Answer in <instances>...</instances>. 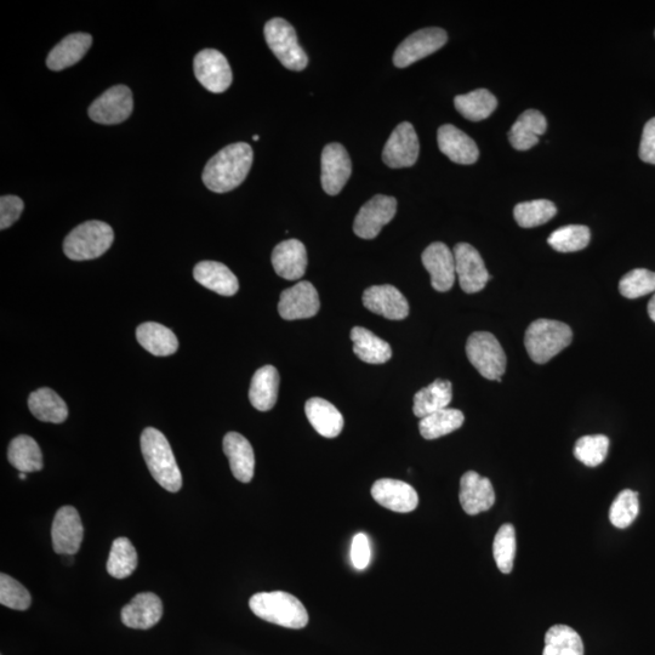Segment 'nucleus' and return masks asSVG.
Segmentation results:
<instances>
[{
  "label": "nucleus",
  "mask_w": 655,
  "mask_h": 655,
  "mask_svg": "<svg viewBox=\"0 0 655 655\" xmlns=\"http://www.w3.org/2000/svg\"><path fill=\"white\" fill-rule=\"evenodd\" d=\"M253 158V148L246 142H237L222 148L205 165L202 175L204 185L215 193L237 189L247 179Z\"/></svg>",
  "instance_id": "1"
},
{
  "label": "nucleus",
  "mask_w": 655,
  "mask_h": 655,
  "mask_svg": "<svg viewBox=\"0 0 655 655\" xmlns=\"http://www.w3.org/2000/svg\"><path fill=\"white\" fill-rule=\"evenodd\" d=\"M141 451L148 470L158 484L170 493L182 488V476L172 447L161 431L147 427L141 435Z\"/></svg>",
  "instance_id": "2"
},
{
  "label": "nucleus",
  "mask_w": 655,
  "mask_h": 655,
  "mask_svg": "<svg viewBox=\"0 0 655 655\" xmlns=\"http://www.w3.org/2000/svg\"><path fill=\"white\" fill-rule=\"evenodd\" d=\"M249 607L256 617L283 628L299 630L309 624L305 606L288 592H260L250 598Z\"/></svg>",
  "instance_id": "3"
},
{
  "label": "nucleus",
  "mask_w": 655,
  "mask_h": 655,
  "mask_svg": "<svg viewBox=\"0 0 655 655\" xmlns=\"http://www.w3.org/2000/svg\"><path fill=\"white\" fill-rule=\"evenodd\" d=\"M572 340V329L566 323L543 318L528 327L524 345L533 362L545 364L567 349Z\"/></svg>",
  "instance_id": "4"
},
{
  "label": "nucleus",
  "mask_w": 655,
  "mask_h": 655,
  "mask_svg": "<svg viewBox=\"0 0 655 655\" xmlns=\"http://www.w3.org/2000/svg\"><path fill=\"white\" fill-rule=\"evenodd\" d=\"M115 241V233L106 222L93 220L84 222L68 235L64 252L73 261H87L100 258Z\"/></svg>",
  "instance_id": "5"
},
{
  "label": "nucleus",
  "mask_w": 655,
  "mask_h": 655,
  "mask_svg": "<svg viewBox=\"0 0 655 655\" xmlns=\"http://www.w3.org/2000/svg\"><path fill=\"white\" fill-rule=\"evenodd\" d=\"M264 32L267 45L284 67L295 72L305 70L309 58L300 47L294 27L288 21L276 17L267 22Z\"/></svg>",
  "instance_id": "6"
},
{
  "label": "nucleus",
  "mask_w": 655,
  "mask_h": 655,
  "mask_svg": "<svg viewBox=\"0 0 655 655\" xmlns=\"http://www.w3.org/2000/svg\"><path fill=\"white\" fill-rule=\"evenodd\" d=\"M466 355L483 378L500 383L506 370V355L493 334H471L466 344Z\"/></svg>",
  "instance_id": "7"
},
{
  "label": "nucleus",
  "mask_w": 655,
  "mask_h": 655,
  "mask_svg": "<svg viewBox=\"0 0 655 655\" xmlns=\"http://www.w3.org/2000/svg\"><path fill=\"white\" fill-rule=\"evenodd\" d=\"M447 41V32L442 28H424L404 39L393 55V64L398 68H406L436 53Z\"/></svg>",
  "instance_id": "8"
},
{
  "label": "nucleus",
  "mask_w": 655,
  "mask_h": 655,
  "mask_svg": "<svg viewBox=\"0 0 655 655\" xmlns=\"http://www.w3.org/2000/svg\"><path fill=\"white\" fill-rule=\"evenodd\" d=\"M134 110L133 93L125 85H116L105 91L89 107V117L104 125L121 124Z\"/></svg>",
  "instance_id": "9"
},
{
  "label": "nucleus",
  "mask_w": 655,
  "mask_h": 655,
  "mask_svg": "<svg viewBox=\"0 0 655 655\" xmlns=\"http://www.w3.org/2000/svg\"><path fill=\"white\" fill-rule=\"evenodd\" d=\"M193 70L197 81L213 94L225 93L232 84V70L224 54L205 49L196 55Z\"/></svg>",
  "instance_id": "10"
},
{
  "label": "nucleus",
  "mask_w": 655,
  "mask_h": 655,
  "mask_svg": "<svg viewBox=\"0 0 655 655\" xmlns=\"http://www.w3.org/2000/svg\"><path fill=\"white\" fill-rule=\"evenodd\" d=\"M453 254L455 272H457L461 289L467 294L481 292L491 279L481 254L467 243L457 244Z\"/></svg>",
  "instance_id": "11"
},
{
  "label": "nucleus",
  "mask_w": 655,
  "mask_h": 655,
  "mask_svg": "<svg viewBox=\"0 0 655 655\" xmlns=\"http://www.w3.org/2000/svg\"><path fill=\"white\" fill-rule=\"evenodd\" d=\"M396 213V198L374 196L358 212L353 224V232L362 239L377 238L383 227L395 218Z\"/></svg>",
  "instance_id": "12"
},
{
  "label": "nucleus",
  "mask_w": 655,
  "mask_h": 655,
  "mask_svg": "<svg viewBox=\"0 0 655 655\" xmlns=\"http://www.w3.org/2000/svg\"><path fill=\"white\" fill-rule=\"evenodd\" d=\"M420 151L419 138L412 124L403 122L397 125L387 140L383 152V161L391 169L413 167L418 161Z\"/></svg>",
  "instance_id": "13"
},
{
  "label": "nucleus",
  "mask_w": 655,
  "mask_h": 655,
  "mask_svg": "<svg viewBox=\"0 0 655 655\" xmlns=\"http://www.w3.org/2000/svg\"><path fill=\"white\" fill-rule=\"evenodd\" d=\"M84 538V528L78 511L73 506H64L54 518L51 527L53 548L59 555H76L81 549Z\"/></svg>",
  "instance_id": "14"
},
{
  "label": "nucleus",
  "mask_w": 655,
  "mask_h": 655,
  "mask_svg": "<svg viewBox=\"0 0 655 655\" xmlns=\"http://www.w3.org/2000/svg\"><path fill=\"white\" fill-rule=\"evenodd\" d=\"M321 164V182L324 192L329 196L339 195L352 173L349 153L343 145L333 142L324 147Z\"/></svg>",
  "instance_id": "15"
},
{
  "label": "nucleus",
  "mask_w": 655,
  "mask_h": 655,
  "mask_svg": "<svg viewBox=\"0 0 655 655\" xmlns=\"http://www.w3.org/2000/svg\"><path fill=\"white\" fill-rule=\"evenodd\" d=\"M320 296L310 282H299L284 290L279 299L278 312L286 321L306 320L320 311Z\"/></svg>",
  "instance_id": "16"
},
{
  "label": "nucleus",
  "mask_w": 655,
  "mask_h": 655,
  "mask_svg": "<svg viewBox=\"0 0 655 655\" xmlns=\"http://www.w3.org/2000/svg\"><path fill=\"white\" fill-rule=\"evenodd\" d=\"M427 272L431 276V286L437 292H448L454 286L455 277V259L451 249L446 244L436 242L430 244L424 250L421 256Z\"/></svg>",
  "instance_id": "17"
},
{
  "label": "nucleus",
  "mask_w": 655,
  "mask_h": 655,
  "mask_svg": "<svg viewBox=\"0 0 655 655\" xmlns=\"http://www.w3.org/2000/svg\"><path fill=\"white\" fill-rule=\"evenodd\" d=\"M459 499L467 515L476 516L491 510L495 503L493 484L475 471L466 472L460 480Z\"/></svg>",
  "instance_id": "18"
},
{
  "label": "nucleus",
  "mask_w": 655,
  "mask_h": 655,
  "mask_svg": "<svg viewBox=\"0 0 655 655\" xmlns=\"http://www.w3.org/2000/svg\"><path fill=\"white\" fill-rule=\"evenodd\" d=\"M372 497L385 509L408 514L418 508L417 491L410 484L391 478H383L373 484Z\"/></svg>",
  "instance_id": "19"
},
{
  "label": "nucleus",
  "mask_w": 655,
  "mask_h": 655,
  "mask_svg": "<svg viewBox=\"0 0 655 655\" xmlns=\"http://www.w3.org/2000/svg\"><path fill=\"white\" fill-rule=\"evenodd\" d=\"M363 305L375 315L387 320L402 321L409 315V304L404 295L396 287L374 286L363 293Z\"/></svg>",
  "instance_id": "20"
},
{
  "label": "nucleus",
  "mask_w": 655,
  "mask_h": 655,
  "mask_svg": "<svg viewBox=\"0 0 655 655\" xmlns=\"http://www.w3.org/2000/svg\"><path fill=\"white\" fill-rule=\"evenodd\" d=\"M122 622L130 629L148 630L163 617L161 598L152 592H142L122 609Z\"/></svg>",
  "instance_id": "21"
},
{
  "label": "nucleus",
  "mask_w": 655,
  "mask_h": 655,
  "mask_svg": "<svg viewBox=\"0 0 655 655\" xmlns=\"http://www.w3.org/2000/svg\"><path fill=\"white\" fill-rule=\"evenodd\" d=\"M437 141L443 155L454 163L470 165L480 157L476 142L452 124L442 125L438 129Z\"/></svg>",
  "instance_id": "22"
},
{
  "label": "nucleus",
  "mask_w": 655,
  "mask_h": 655,
  "mask_svg": "<svg viewBox=\"0 0 655 655\" xmlns=\"http://www.w3.org/2000/svg\"><path fill=\"white\" fill-rule=\"evenodd\" d=\"M272 265L277 275L288 281H298L307 269V252L304 243L288 239L279 243L272 253Z\"/></svg>",
  "instance_id": "23"
},
{
  "label": "nucleus",
  "mask_w": 655,
  "mask_h": 655,
  "mask_svg": "<svg viewBox=\"0 0 655 655\" xmlns=\"http://www.w3.org/2000/svg\"><path fill=\"white\" fill-rule=\"evenodd\" d=\"M224 452L229 458L231 471L236 480L249 483L255 471V455L252 444L237 432H229L224 438Z\"/></svg>",
  "instance_id": "24"
},
{
  "label": "nucleus",
  "mask_w": 655,
  "mask_h": 655,
  "mask_svg": "<svg viewBox=\"0 0 655 655\" xmlns=\"http://www.w3.org/2000/svg\"><path fill=\"white\" fill-rule=\"evenodd\" d=\"M193 277L201 286L222 296L235 295L239 289L235 273L218 261L199 262L193 270Z\"/></svg>",
  "instance_id": "25"
},
{
  "label": "nucleus",
  "mask_w": 655,
  "mask_h": 655,
  "mask_svg": "<svg viewBox=\"0 0 655 655\" xmlns=\"http://www.w3.org/2000/svg\"><path fill=\"white\" fill-rule=\"evenodd\" d=\"M91 44L93 37L88 33L70 34L50 51L47 59L49 70L58 72L78 64L88 53Z\"/></svg>",
  "instance_id": "26"
},
{
  "label": "nucleus",
  "mask_w": 655,
  "mask_h": 655,
  "mask_svg": "<svg viewBox=\"0 0 655 655\" xmlns=\"http://www.w3.org/2000/svg\"><path fill=\"white\" fill-rule=\"evenodd\" d=\"M305 413L313 429L323 437H338L344 429L343 415L332 403L323 398L315 397L307 401Z\"/></svg>",
  "instance_id": "27"
},
{
  "label": "nucleus",
  "mask_w": 655,
  "mask_h": 655,
  "mask_svg": "<svg viewBox=\"0 0 655 655\" xmlns=\"http://www.w3.org/2000/svg\"><path fill=\"white\" fill-rule=\"evenodd\" d=\"M548 122L537 110H528L518 117L512 125L509 133V140L512 147L517 151L531 150L538 144L540 136L545 134Z\"/></svg>",
  "instance_id": "28"
},
{
  "label": "nucleus",
  "mask_w": 655,
  "mask_h": 655,
  "mask_svg": "<svg viewBox=\"0 0 655 655\" xmlns=\"http://www.w3.org/2000/svg\"><path fill=\"white\" fill-rule=\"evenodd\" d=\"M136 339L146 351L157 357L174 355L179 349L178 338L172 330L155 322L141 324L136 329Z\"/></svg>",
  "instance_id": "29"
},
{
  "label": "nucleus",
  "mask_w": 655,
  "mask_h": 655,
  "mask_svg": "<svg viewBox=\"0 0 655 655\" xmlns=\"http://www.w3.org/2000/svg\"><path fill=\"white\" fill-rule=\"evenodd\" d=\"M279 390V373L273 366L256 370L250 384L249 400L255 409L267 412L275 407Z\"/></svg>",
  "instance_id": "30"
},
{
  "label": "nucleus",
  "mask_w": 655,
  "mask_h": 655,
  "mask_svg": "<svg viewBox=\"0 0 655 655\" xmlns=\"http://www.w3.org/2000/svg\"><path fill=\"white\" fill-rule=\"evenodd\" d=\"M453 387L451 381L437 379L434 383L415 393L413 412L415 417L423 419L438 410L446 409L452 402Z\"/></svg>",
  "instance_id": "31"
},
{
  "label": "nucleus",
  "mask_w": 655,
  "mask_h": 655,
  "mask_svg": "<svg viewBox=\"0 0 655 655\" xmlns=\"http://www.w3.org/2000/svg\"><path fill=\"white\" fill-rule=\"evenodd\" d=\"M28 408L34 418L44 423L61 424L68 417V408L64 400L54 390L43 387L31 393Z\"/></svg>",
  "instance_id": "32"
},
{
  "label": "nucleus",
  "mask_w": 655,
  "mask_h": 655,
  "mask_svg": "<svg viewBox=\"0 0 655 655\" xmlns=\"http://www.w3.org/2000/svg\"><path fill=\"white\" fill-rule=\"evenodd\" d=\"M353 352L361 361L368 364H384L390 361L392 350L389 343L362 327L351 330Z\"/></svg>",
  "instance_id": "33"
},
{
  "label": "nucleus",
  "mask_w": 655,
  "mask_h": 655,
  "mask_svg": "<svg viewBox=\"0 0 655 655\" xmlns=\"http://www.w3.org/2000/svg\"><path fill=\"white\" fill-rule=\"evenodd\" d=\"M8 460L20 472H37L43 469V454L34 438L20 435L9 444Z\"/></svg>",
  "instance_id": "34"
},
{
  "label": "nucleus",
  "mask_w": 655,
  "mask_h": 655,
  "mask_svg": "<svg viewBox=\"0 0 655 655\" xmlns=\"http://www.w3.org/2000/svg\"><path fill=\"white\" fill-rule=\"evenodd\" d=\"M457 111L471 122H481L487 119L498 106V100L486 89H477L466 95H458L454 99Z\"/></svg>",
  "instance_id": "35"
},
{
  "label": "nucleus",
  "mask_w": 655,
  "mask_h": 655,
  "mask_svg": "<svg viewBox=\"0 0 655 655\" xmlns=\"http://www.w3.org/2000/svg\"><path fill=\"white\" fill-rule=\"evenodd\" d=\"M464 421L463 412L458 409L446 408L421 419L419 430L425 440H437V438L447 436L460 429Z\"/></svg>",
  "instance_id": "36"
},
{
  "label": "nucleus",
  "mask_w": 655,
  "mask_h": 655,
  "mask_svg": "<svg viewBox=\"0 0 655 655\" xmlns=\"http://www.w3.org/2000/svg\"><path fill=\"white\" fill-rule=\"evenodd\" d=\"M543 655H584L582 637L571 626H552L545 635Z\"/></svg>",
  "instance_id": "37"
},
{
  "label": "nucleus",
  "mask_w": 655,
  "mask_h": 655,
  "mask_svg": "<svg viewBox=\"0 0 655 655\" xmlns=\"http://www.w3.org/2000/svg\"><path fill=\"white\" fill-rule=\"evenodd\" d=\"M138 567V552L127 538L113 541L110 557L107 561V572L116 579L130 577Z\"/></svg>",
  "instance_id": "38"
},
{
  "label": "nucleus",
  "mask_w": 655,
  "mask_h": 655,
  "mask_svg": "<svg viewBox=\"0 0 655 655\" xmlns=\"http://www.w3.org/2000/svg\"><path fill=\"white\" fill-rule=\"evenodd\" d=\"M557 214L556 205L546 199L523 202L517 204L514 209L515 219L518 226L523 229H533L546 224Z\"/></svg>",
  "instance_id": "39"
},
{
  "label": "nucleus",
  "mask_w": 655,
  "mask_h": 655,
  "mask_svg": "<svg viewBox=\"0 0 655 655\" xmlns=\"http://www.w3.org/2000/svg\"><path fill=\"white\" fill-rule=\"evenodd\" d=\"M591 233L589 227L569 225L552 232L548 243L556 252L574 253L589 246Z\"/></svg>",
  "instance_id": "40"
},
{
  "label": "nucleus",
  "mask_w": 655,
  "mask_h": 655,
  "mask_svg": "<svg viewBox=\"0 0 655 655\" xmlns=\"http://www.w3.org/2000/svg\"><path fill=\"white\" fill-rule=\"evenodd\" d=\"M493 556L499 571L510 574L516 557V531L510 523L503 524L493 543Z\"/></svg>",
  "instance_id": "41"
},
{
  "label": "nucleus",
  "mask_w": 655,
  "mask_h": 655,
  "mask_svg": "<svg viewBox=\"0 0 655 655\" xmlns=\"http://www.w3.org/2000/svg\"><path fill=\"white\" fill-rule=\"evenodd\" d=\"M639 494L630 489L620 492L609 509V520L614 527L624 529L631 526L639 516Z\"/></svg>",
  "instance_id": "42"
},
{
  "label": "nucleus",
  "mask_w": 655,
  "mask_h": 655,
  "mask_svg": "<svg viewBox=\"0 0 655 655\" xmlns=\"http://www.w3.org/2000/svg\"><path fill=\"white\" fill-rule=\"evenodd\" d=\"M609 438L605 435L584 436L574 447V457L589 467L601 465L609 451Z\"/></svg>",
  "instance_id": "43"
},
{
  "label": "nucleus",
  "mask_w": 655,
  "mask_h": 655,
  "mask_svg": "<svg viewBox=\"0 0 655 655\" xmlns=\"http://www.w3.org/2000/svg\"><path fill=\"white\" fill-rule=\"evenodd\" d=\"M619 292L626 299H639L655 293V272L635 269L620 279Z\"/></svg>",
  "instance_id": "44"
},
{
  "label": "nucleus",
  "mask_w": 655,
  "mask_h": 655,
  "mask_svg": "<svg viewBox=\"0 0 655 655\" xmlns=\"http://www.w3.org/2000/svg\"><path fill=\"white\" fill-rule=\"evenodd\" d=\"M0 603L15 611H27L31 607L30 592L8 574L0 575Z\"/></svg>",
  "instance_id": "45"
},
{
  "label": "nucleus",
  "mask_w": 655,
  "mask_h": 655,
  "mask_svg": "<svg viewBox=\"0 0 655 655\" xmlns=\"http://www.w3.org/2000/svg\"><path fill=\"white\" fill-rule=\"evenodd\" d=\"M25 204L20 197L3 196L0 198V230L13 226L24 212Z\"/></svg>",
  "instance_id": "46"
},
{
  "label": "nucleus",
  "mask_w": 655,
  "mask_h": 655,
  "mask_svg": "<svg viewBox=\"0 0 655 655\" xmlns=\"http://www.w3.org/2000/svg\"><path fill=\"white\" fill-rule=\"evenodd\" d=\"M372 550H370L369 539L366 534L360 533L355 535L351 545V561L353 567L358 571H363L369 566Z\"/></svg>",
  "instance_id": "47"
},
{
  "label": "nucleus",
  "mask_w": 655,
  "mask_h": 655,
  "mask_svg": "<svg viewBox=\"0 0 655 655\" xmlns=\"http://www.w3.org/2000/svg\"><path fill=\"white\" fill-rule=\"evenodd\" d=\"M640 158L645 163L655 164V118L648 121L643 129Z\"/></svg>",
  "instance_id": "48"
},
{
  "label": "nucleus",
  "mask_w": 655,
  "mask_h": 655,
  "mask_svg": "<svg viewBox=\"0 0 655 655\" xmlns=\"http://www.w3.org/2000/svg\"><path fill=\"white\" fill-rule=\"evenodd\" d=\"M648 315L651 317V320L655 322V293L653 295V298L649 300L648 303Z\"/></svg>",
  "instance_id": "49"
},
{
  "label": "nucleus",
  "mask_w": 655,
  "mask_h": 655,
  "mask_svg": "<svg viewBox=\"0 0 655 655\" xmlns=\"http://www.w3.org/2000/svg\"><path fill=\"white\" fill-rule=\"evenodd\" d=\"M19 477H20V480H26L27 475L25 474V472H20Z\"/></svg>",
  "instance_id": "50"
},
{
  "label": "nucleus",
  "mask_w": 655,
  "mask_h": 655,
  "mask_svg": "<svg viewBox=\"0 0 655 655\" xmlns=\"http://www.w3.org/2000/svg\"><path fill=\"white\" fill-rule=\"evenodd\" d=\"M253 140H254V141H258V140H260V136H259V135H254V136H253Z\"/></svg>",
  "instance_id": "51"
}]
</instances>
